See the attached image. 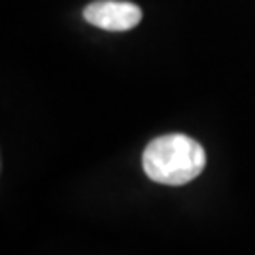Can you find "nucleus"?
<instances>
[{
  "mask_svg": "<svg viewBox=\"0 0 255 255\" xmlns=\"http://www.w3.org/2000/svg\"><path fill=\"white\" fill-rule=\"evenodd\" d=\"M142 166L149 180L163 185H185L206 166L202 146L185 134H166L151 140L142 153Z\"/></svg>",
  "mask_w": 255,
  "mask_h": 255,
  "instance_id": "obj_1",
  "label": "nucleus"
},
{
  "mask_svg": "<svg viewBox=\"0 0 255 255\" xmlns=\"http://www.w3.org/2000/svg\"><path fill=\"white\" fill-rule=\"evenodd\" d=\"M83 17L93 27L110 32H123L134 28L142 21V9L132 2L97 0L83 9Z\"/></svg>",
  "mask_w": 255,
  "mask_h": 255,
  "instance_id": "obj_2",
  "label": "nucleus"
}]
</instances>
